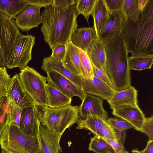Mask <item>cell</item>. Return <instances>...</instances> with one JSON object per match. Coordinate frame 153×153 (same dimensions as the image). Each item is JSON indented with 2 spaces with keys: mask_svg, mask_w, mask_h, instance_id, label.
<instances>
[{
  "mask_svg": "<svg viewBox=\"0 0 153 153\" xmlns=\"http://www.w3.org/2000/svg\"><path fill=\"white\" fill-rule=\"evenodd\" d=\"M109 20L102 29L98 38L104 42L121 31L125 16L122 11L109 12Z\"/></svg>",
  "mask_w": 153,
  "mask_h": 153,
  "instance_id": "20",
  "label": "cell"
},
{
  "mask_svg": "<svg viewBox=\"0 0 153 153\" xmlns=\"http://www.w3.org/2000/svg\"><path fill=\"white\" fill-rule=\"evenodd\" d=\"M29 4H32L45 8L52 5L53 0H26Z\"/></svg>",
  "mask_w": 153,
  "mask_h": 153,
  "instance_id": "43",
  "label": "cell"
},
{
  "mask_svg": "<svg viewBox=\"0 0 153 153\" xmlns=\"http://www.w3.org/2000/svg\"><path fill=\"white\" fill-rule=\"evenodd\" d=\"M76 0H53L51 6L58 8H63L75 5Z\"/></svg>",
  "mask_w": 153,
  "mask_h": 153,
  "instance_id": "42",
  "label": "cell"
},
{
  "mask_svg": "<svg viewBox=\"0 0 153 153\" xmlns=\"http://www.w3.org/2000/svg\"><path fill=\"white\" fill-rule=\"evenodd\" d=\"M107 101L112 110L124 106H137V91L131 85L125 89L115 91Z\"/></svg>",
  "mask_w": 153,
  "mask_h": 153,
  "instance_id": "18",
  "label": "cell"
},
{
  "mask_svg": "<svg viewBox=\"0 0 153 153\" xmlns=\"http://www.w3.org/2000/svg\"><path fill=\"white\" fill-rule=\"evenodd\" d=\"M11 79L6 67H0V98L6 96Z\"/></svg>",
  "mask_w": 153,
  "mask_h": 153,
  "instance_id": "32",
  "label": "cell"
},
{
  "mask_svg": "<svg viewBox=\"0 0 153 153\" xmlns=\"http://www.w3.org/2000/svg\"><path fill=\"white\" fill-rule=\"evenodd\" d=\"M79 14L75 5L63 8L51 6L44 10L41 13V31L50 49L71 41L72 34L78 26Z\"/></svg>",
  "mask_w": 153,
  "mask_h": 153,
  "instance_id": "2",
  "label": "cell"
},
{
  "mask_svg": "<svg viewBox=\"0 0 153 153\" xmlns=\"http://www.w3.org/2000/svg\"><path fill=\"white\" fill-rule=\"evenodd\" d=\"M112 114L131 123L140 131L145 118L144 114L138 105H126L113 110Z\"/></svg>",
  "mask_w": 153,
  "mask_h": 153,
  "instance_id": "16",
  "label": "cell"
},
{
  "mask_svg": "<svg viewBox=\"0 0 153 153\" xmlns=\"http://www.w3.org/2000/svg\"><path fill=\"white\" fill-rule=\"evenodd\" d=\"M40 108L41 125L62 134L80 118L78 106L70 105L59 108L48 106Z\"/></svg>",
  "mask_w": 153,
  "mask_h": 153,
  "instance_id": "5",
  "label": "cell"
},
{
  "mask_svg": "<svg viewBox=\"0 0 153 153\" xmlns=\"http://www.w3.org/2000/svg\"><path fill=\"white\" fill-rule=\"evenodd\" d=\"M10 108L6 96L0 98V136L7 125L10 123Z\"/></svg>",
  "mask_w": 153,
  "mask_h": 153,
  "instance_id": "29",
  "label": "cell"
},
{
  "mask_svg": "<svg viewBox=\"0 0 153 153\" xmlns=\"http://www.w3.org/2000/svg\"><path fill=\"white\" fill-rule=\"evenodd\" d=\"M41 68L45 72H55L69 79L82 90V79L69 71L64 66L62 61L50 56L45 57L42 60Z\"/></svg>",
  "mask_w": 153,
  "mask_h": 153,
  "instance_id": "19",
  "label": "cell"
},
{
  "mask_svg": "<svg viewBox=\"0 0 153 153\" xmlns=\"http://www.w3.org/2000/svg\"><path fill=\"white\" fill-rule=\"evenodd\" d=\"M140 153H153V140H149L144 149L139 151Z\"/></svg>",
  "mask_w": 153,
  "mask_h": 153,
  "instance_id": "44",
  "label": "cell"
},
{
  "mask_svg": "<svg viewBox=\"0 0 153 153\" xmlns=\"http://www.w3.org/2000/svg\"><path fill=\"white\" fill-rule=\"evenodd\" d=\"M29 5L26 0H0V12L14 19Z\"/></svg>",
  "mask_w": 153,
  "mask_h": 153,
  "instance_id": "25",
  "label": "cell"
},
{
  "mask_svg": "<svg viewBox=\"0 0 153 153\" xmlns=\"http://www.w3.org/2000/svg\"><path fill=\"white\" fill-rule=\"evenodd\" d=\"M139 11L138 0H124L121 11L125 18L134 16Z\"/></svg>",
  "mask_w": 153,
  "mask_h": 153,
  "instance_id": "31",
  "label": "cell"
},
{
  "mask_svg": "<svg viewBox=\"0 0 153 153\" xmlns=\"http://www.w3.org/2000/svg\"><path fill=\"white\" fill-rule=\"evenodd\" d=\"M78 52L80 60L87 78L93 77L92 63L87 51L78 48Z\"/></svg>",
  "mask_w": 153,
  "mask_h": 153,
  "instance_id": "33",
  "label": "cell"
},
{
  "mask_svg": "<svg viewBox=\"0 0 153 153\" xmlns=\"http://www.w3.org/2000/svg\"><path fill=\"white\" fill-rule=\"evenodd\" d=\"M41 7L29 4L14 18L15 24L18 28L23 32H27L37 27L42 22L40 13Z\"/></svg>",
  "mask_w": 153,
  "mask_h": 153,
  "instance_id": "11",
  "label": "cell"
},
{
  "mask_svg": "<svg viewBox=\"0 0 153 153\" xmlns=\"http://www.w3.org/2000/svg\"><path fill=\"white\" fill-rule=\"evenodd\" d=\"M121 33L131 56H153V0H148L135 15L125 18Z\"/></svg>",
  "mask_w": 153,
  "mask_h": 153,
  "instance_id": "1",
  "label": "cell"
},
{
  "mask_svg": "<svg viewBox=\"0 0 153 153\" xmlns=\"http://www.w3.org/2000/svg\"><path fill=\"white\" fill-rule=\"evenodd\" d=\"M103 120L97 117H93L86 119L80 118L76 123L77 129H86L90 130L95 136H101L103 124Z\"/></svg>",
  "mask_w": 153,
  "mask_h": 153,
  "instance_id": "26",
  "label": "cell"
},
{
  "mask_svg": "<svg viewBox=\"0 0 153 153\" xmlns=\"http://www.w3.org/2000/svg\"><path fill=\"white\" fill-rule=\"evenodd\" d=\"M109 12L121 11L124 0H105Z\"/></svg>",
  "mask_w": 153,
  "mask_h": 153,
  "instance_id": "40",
  "label": "cell"
},
{
  "mask_svg": "<svg viewBox=\"0 0 153 153\" xmlns=\"http://www.w3.org/2000/svg\"><path fill=\"white\" fill-rule=\"evenodd\" d=\"M101 137L104 139L117 140L116 132L108 123L107 120H104Z\"/></svg>",
  "mask_w": 153,
  "mask_h": 153,
  "instance_id": "36",
  "label": "cell"
},
{
  "mask_svg": "<svg viewBox=\"0 0 153 153\" xmlns=\"http://www.w3.org/2000/svg\"><path fill=\"white\" fill-rule=\"evenodd\" d=\"M104 139L113 147L115 153H129L125 150L123 146V141L120 140H115Z\"/></svg>",
  "mask_w": 153,
  "mask_h": 153,
  "instance_id": "41",
  "label": "cell"
},
{
  "mask_svg": "<svg viewBox=\"0 0 153 153\" xmlns=\"http://www.w3.org/2000/svg\"><path fill=\"white\" fill-rule=\"evenodd\" d=\"M52 49V52L51 56L62 62L66 53L65 44H59Z\"/></svg>",
  "mask_w": 153,
  "mask_h": 153,
  "instance_id": "39",
  "label": "cell"
},
{
  "mask_svg": "<svg viewBox=\"0 0 153 153\" xmlns=\"http://www.w3.org/2000/svg\"><path fill=\"white\" fill-rule=\"evenodd\" d=\"M129 70L141 71L150 69L153 63V56H131L128 59Z\"/></svg>",
  "mask_w": 153,
  "mask_h": 153,
  "instance_id": "27",
  "label": "cell"
},
{
  "mask_svg": "<svg viewBox=\"0 0 153 153\" xmlns=\"http://www.w3.org/2000/svg\"><path fill=\"white\" fill-rule=\"evenodd\" d=\"M109 14L105 0H97L91 15L98 37L100 31L109 20Z\"/></svg>",
  "mask_w": 153,
  "mask_h": 153,
  "instance_id": "24",
  "label": "cell"
},
{
  "mask_svg": "<svg viewBox=\"0 0 153 153\" xmlns=\"http://www.w3.org/2000/svg\"><path fill=\"white\" fill-rule=\"evenodd\" d=\"M104 43L106 72L110 81L116 87L128 85L131 82L128 52L121 32Z\"/></svg>",
  "mask_w": 153,
  "mask_h": 153,
  "instance_id": "3",
  "label": "cell"
},
{
  "mask_svg": "<svg viewBox=\"0 0 153 153\" xmlns=\"http://www.w3.org/2000/svg\"><path fill=\"white\" fill-rule=\"evenodd\" d=\"M103 100L93 95L85 94L81 104L79 107V114L80 118L86 119L97 117L107 120V112L103 106Z\"/></svg>",
  "mask_w": 153,
  "mask_h": 153,
  "instance_id": "9",
  "label": "cell"
},
{
  "mask_svg": "<svg viewBox=\"0 0 153 153\" xmlns=\"http://www.w3.org/2000/svg\"><path fill=\"white\" fill-rule=\"evenodd\" d=\"M6 97L9 101L22 109L35 104L25 91L19 74H16L11 78Z\"/></svg>",
  "mask_w": 153,
  "mask_h": 153,
  "instance_id": "12",
  "label": "cell"
},
{
  "mask_svg": "<svg viewBox=\"0 0 153 153\" xmlns=\"http://www.w3.org/2000/svg\"><path fill=\"white\" fill-rule=\"evenodd\" d=\"M107 121L115 132H123L134 128L131 123L123 119L110 118L107 119Z\"/></svg>",
  "mask_w": 153,
  "mask_h": 153,
  "instance_id": "34",
  "label": "cell"
},
{
  "mask_svg": "<svg viewBox=\"0 0 153 153\" xmlns=\"http://www.w3.org/2000/svg\"><path fill=\"white\" fill-rule=\"evenodd\" d=\"M46 73L47 81L51 82L64 95L71 98L77 96L82 100L85 93L69 79L54 71H50Z\"/></svg>",
  "mask_w": 153,
  "mask_h": 153,
  "instance_id": "13",
  "label": "cell"
},
{
  "mask_svg": "<svg viewBox=\"0 0 153 153\" xmlns=\"http://www.w3.org/2000/svg\"><path fill=\"white\" fill-rule=\"evenodd\" d=\"M46 89L48 106L59 108L71 105L72 98L64 95L49 81H47Z\"/></svg>",
  "mask_w": 153,
  "mask_h": 153,
  "instance_id": "23",
  "label": "cell"
},
{
  "mask_svg": "<svg viewBox=\"0 0 153 153\" xmlns=\"http://www.w3.org/2000/svg\"><path fill=\"white\" fill-rule=\"evenodd\" d=\"M97 0H76L75 6L79 14H82L88 22L91 15Z\"/></svg>",
  "mask_w": 153,
  "mask_h": 153,
  "instance_id": "30",
  "label": "cell"
},
{
  "mask_svg": "<svg viewBox=\"0 0 153 153\" xmlns=\"http://www.w3.org/2000/svg\"><path fill=\"white\" fill-rule=\"evenodd\" d=\"M148 0H138L139 8L140 10H141L145 6Z\"/></svg>",
  "mask_w": 153,
  "mask_h": 153,
  "instance_id": "45",
  "label": "cell"
},
{
  "mask_svg": "<svg viewBox=\"0 0 153 153\" xmlns=\"http://www.w3.org/2000/svg\"><path fill=\"white\" fill-rule=\"evenodd\" d=\"M140 131L146 134L149 140H153V116L145 118Z\"/></svg>",
  "mask_w": 153,
  "mask_h": 153,
  "instance_id": "37",
  "label": "cell"
},
{
  "mask_svg": "<svg viewBox=\"0 0 153 153\" xmlns=\"http://www.w3.org/2000/svg\"><path fill=\"white\" fill-rule=\"evenodd\" d=\"M92 64L93 76L100 79L114 89L113 85L106 74L102 70L97 68L92 63Z\"/></svg>",
  "mask_w": 153,
  "mask_h": 153,
  "instance_id": "38",
  "label": "cell"
},
{
  "mask_svg": "<svg viewBox=\"0 0 153 153\" xmlns=\"http://www.w3.org/2000/svg\"><path fill=\"white\" fill-rule=\"evenodd\" d=\"M86 51L92 63L97 68L103 70L107 75L106 53L104 42L98 38Z\"/></svg>",
  "mask_w": 153,
  "mask_h": 153,
  "instance_id": "22",
  "label": "cell"
},
{
  "mask_svg": "<svg viewBox=\"0 0 153 153\" xmlns=\"http://www.w3.org/2000/svg\"><path fill=\"white\" fill-rule=\"evenodd\" d=\"M65 45L66 53L62 61L64 66L74 75L81 79L87 78L80 60L78 48L71 41L65 44Z\"/></svg>",
  "mask_w": 153,
  "mask_h": 153,
  "instance_id": "17",
  "label": "cell"
},
{
  "mask_svg": "<svg viewBox=\"0 0 153 153\" xmlns=\"http://www.w3.org/2000/svg\"><path fill=\"white\" fill-rule=\"evenodd\" d=\"M132 153H140L137 149H134L132 151Z\"/></svg>",
  "mask_w": 153,
  "mask_h": 153,
  "instance_id": "46",
  "label": "cell"
},
{
  "mask_svg": "<svg viewBox=\"0 0 153 153\" xmlns=\"http://www.w3.org/2000/svg\"><path fill=\"white\" fill-rule=\"evenodd\" d=\"M89 145V150L96 153H115L111 146L100 136L91 137Z\"/></svg>",
  "mask_w": 153,
  "mask_h": 153,
  "instance_id": "28",
  "label": "cell"
},
{
  "mask_svg": "<svg viewBox=\"0 0 153 153\" xmlns=\"http://www.w3.org/2000/svg\"><path fill=\"white\" fill-rule=\"evenodd\" d=\"M35 37L30 35L21 34L14 44L5 67L12 69H22L27 66L32 59V51Z\"/></svg>",
  "mask_w": 153,
  "mask_h": 153,
  "instance_id": "8",
  "label": "cell"
},
{
  "mask_svg": "<svg viewBox=\"0 0 153 153\" xmlns=\"http://www.w3.org/2000/svg\"><path fill=\"white\" fill-rule=\"evenodd\" d=\"M9 102L10 123L19 128L22 109L16 105L12 102L9 101Z\"/></svg>",
  "mask_w": 153,
  "mask_h": 153,
  "instance_id": "35",
  "label": "cell"
},
{
  "mask_svg": "<svg viewBox=\"0 0 153 153\" xmlns=\"http://www.w3.org/2000/svg\"><path fill=\"white\" fill-rule=\"evenodd\" d=\"M62 135L41 124L37 136L39 153H59L61 150L59 142Z\"/></svg>",
  "mask_w": 153,
  "mask_h": 153,
  "instance_id": "14",
  "label": "cell"
},
{
  "mask_svg": "<svg viewBox=\"0 0 153 153\" xmlns=\"http://www.w3.org/2000/svg\"><path fill=\"white\" fill-rule=\"evenodd\" d=\"M21 34L14 19L0 12V67L6 66L13 47Z\"/></svg>",
  "mask_w": 153,
  "mask_h": 153,
  "instance_id": "7",
  "label": "cell"
},
{
  "mask_svg": "<svg viewBox=\"0 0 153 153\" xmlns=\"http://www.w3.org/2000/svg\"><path fill=\"white\" fill-rule=\"evenodd\" d=\"M19 74L25 91L34 104L41 108L47 106L46 77L28 66L20 69Z\"/></svg>",
  "mask_w": 153,
  "mask_h": 153,
  "instance_id": "6",
  "label": "cell"
},
{
  "mask_svg": "<svg viewBox=\"0 0 153 153\" xmlns=\"http://www.w3.org/2000/svg\"><path fill=\"white\" fill-rule=\"evenodd\" d=\"M98 38L94 26L92 27H82L76 28L73 31L71 42L77 47L87 51Z\"/></svg>",
  "mask_w": 153,
  "mask_h": 153,
  "instance_id": "21",
  "label": "cell"
},
{
  "mask_svg": "<svg viewBox=\"0 0 153 153\" xmlns=\"http://www.w3.org/2000/svg\"><path fill=\"white\" fill-rule=\"evenodd\" d=\"M82 90L85 94L99 97L107 100L115 91L100 79L94 77L82 79Z\"/></svg>",
  "mask_w": 153,
  "mask_h": 153,
  "instance_id": "15",
  "label": "cell"
},
{
  "mask_svg": "<svg viewBox=\"0 0 153 153\" xmlns=\"http://www.w3.org/2000/svg\"><path fill=\"white\" fill-rule=\"evenodd\" d=\"M0 145L1 153H39L38 137L25 134L10 123L1 134Z\"/></svg>",
  "mask_w": 153,
  "mask_h": 153,
  "instance_id": "4",
  "label": "cell"
},
{
  "mask_svg": "<svg viewBox=\"0 0 153 153\" xmlns=\"http://www.w3.org/2000/svg\"><path fill=\"white\" fill-rule=\"evenodd\" d=\"M39 108L35 104L23 108L19 128L26 134L37 137L41 124Z\"/></svg>",
  "mask_w": 153,
  "mask_h": 153,
  "instance_id": "10",
  "label": "cell"
}]
</instances>
